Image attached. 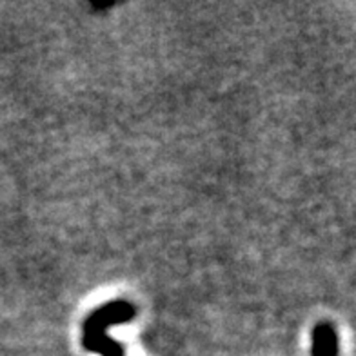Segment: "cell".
I'll return each mask as SVG.
<instances>
[{
    "mask_svg": "<svg viewBox=\"0 0 356 356\" xmlns=\"http://www.w3.org/2000/svg\"><path fill=\"white\" fill-rule=\"evenodd\" d=\"M135 307L126 300H113L95 309L84 322L82 346L89 353L102 356H126L124 347L108 337V329L118 323L131 322L135 318Z\"/></svg>",
    "mask_w": 356,
    "mask_h": 356,
    "instance_id": "cell-1",
    "label": "cell"
},
{
    "mask_svg": "<svg viewBox=\"0 0 356 356\" xmlns=\"http://www.w3.org/2000/svg\"><path fill=\"white\" fill-rule=\"evenodd\" d=\"M313 356H338L337 331L331 323H318L313 329Z\"/></svg>",
    "mask_w": 356,
    "mask_h": 356,
    "instance_id": "cell-2",
    "label": "cell"
}]
</instances>
